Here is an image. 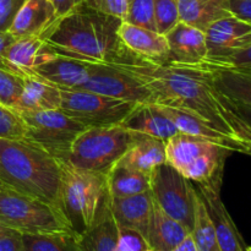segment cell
Masks as SVG:
<instances>
[{
  "instance_id": "cell-26",
  "label": "cell",
  "mask_w": 251,
  "mask_h": 251,
  "mask_svg": "<svg viewBox=\"0 0 251 251\" xmlns=\"http://www.w3.org/2000/svg\"><path fill=\"white\" fill-rule=\"evenodd\" d=\"M179 21L205 32L210 25L232 16L228 0H178Z\"/></svg>"
},
{
  "instance_id": "cell-44",
  "label": "cell",
  "mask_w": 251,
  "mask_h": 251,
  "mask_svg": "<svg viewBox=\"0 0 251 251\" xmlns=\"http://www.w3.org/2000/svg\"><path fill=\"white\" fill-rule=\"evenodd\" d=\"M146 251H158V250H153V249H147Z\"/></svg>"
},
{
  "instance_id": "cell-16",
  "label": "cell",
  "mask_w": 251,
  "mask_h": 251,
  "mask_svg": "<svg viewBox=\"0 0 251 251\" xmlns=\"http://www.w3.org/2000/svg\"><path fill=\"white\" fill-rule=\"evenodd\" d=\"M97 64H88L54 54L34 69V76L59 88H80L95 71Z\"/></svg>"
},
{
  "instance_id": "cell-2",
  "label": "cell",
  "mask_w": 251,
  "mask_h": 251,
  "mask_svg": "<svg viewBox=\"0 0 251 251\" xmlns=\"http://www.w3.org/2000/svg\"><path fill=\"white\" fill-rule=\"evenodd\" d=\"M122 20L80 4L61 16L44 38L51 53L88 64L117 63L124 46L118 36Z\"/></svg>"
},
{
  "instance_id": "cell-12",
  "label": "cell",
  "mask_w": 251,
  "mask_h": 251,
  "mask_svg": "<svg viewBox=\"0 0 251 251\" xmlns=\"http://www.w3.org/2000/svg\"><path fill=\"white\" fill-rule=\"evenodd\" d=\"M157 105L172 120V123L176 125L179 132L207 140V141L212 142V144H216L218 146L223 147V149L228 150L232 153L238 152V153L250 154V145L238 141L237 139L226 134V132L221 131L220 129L211 125L210 123L205 122L201 118L190 114V113L183 112V110L176 109V108L168 107V105Z\"/></svg>"
},
{
  "instance_id": "cell-24",
  "label": "cell",
  "mask_w": 251,
  "mask_h": 251,
  "mask_svg": "<svg viewBox=\"0 0 251 251\" xmlns=\"http://www.w3.org/2000/svg\"><path fill=\"white\" fill-rule=\"evenodd\" d=\"M53 55L54 53L47 48L43 37L15 39L4 54L5 59L25 76H34V69Z\"/></svg>"
},
{
  "instance_id": "cell-5",
  "label": "cell",
  "mask_w": 251,
  "mask_h": 251,
  "mask_svg": "<svg viewBox=\"0 0 251 251\" xmlns=\"http://www.w3.org/2000/svg\"><path fill=\"white\" fill-rule=\"evenodd\" d=\"M61 179L59 205L76 233L92 225L105 194V174L76 168L60 161Z\"/></svg>"
},
{
  "instance_id": "cell-28",
  "label": "cell",
  "mask_w": 251,
  "mask_h": 251,
  "mask_svg": "<svg viewBox=\"0 0 251 251\" xmlns=\"http://www.w3.org/2000/svg\"><path fill=\"white\" fill-rule=\"evenodd\" d=\"M195 188V186H194ZM195 216L191 235L198 251H221L216 238L212 221L208 216L202 199L195 189Z\"/></svg>"
},
{
  "instance_id": "cell-11",
  "label": "cell",
  "mask_w": 251,
  "mask_h": 251,
  "mask_svg": "<svg viewBox=\"0 0 251 251\" xmlns=\"http://www.w3.org/2000/svg\"><path fill=\"white\" fill-rule=\"evenodd\" d=\"M80 90H87L136 104L152 103V93L149 88L145 87L136 78L109 64H97L95 71L81 86Z\"/></svg>"
},
{
  "instance_id": "cell-41",
  "label": "cell",
  "mask_w": 251,
  "mask_h": 251,
  "mask_svg": "<svg viewBox=\"0 0 251 251\" xmlns=\"http://www.w3.org/2000/svg\"><path fill=\"white\" fill-rule=\"evenodd\" d=\"M171 251H198L191 233L186 235V237L184 238L178 245H176V247H174Z\"/></svg>"
},
{
  "instance_id": "cell-13",
  "label": "cell",
  "mask_w": 251,
  "mask_h": 251,
  "mask_svg": "<svg viewBox=\"0 0 251 251\" xmlns=\"http://www.w3.org/2000/svg\"><path fill=\"white\" fill-rule=\"evenodd\" d=\"M59 19L60 16L50 0H26L7 32L15 39L25 37L46 38Z\"/></svg>"
},
{
  "instance_id": "cell-45",
  "label": "cell",
  "mask_w": 251,
  "mask_h": 251,
  "mask_svg": "<svg viewBox=\"0 0 251 251\" xmlns=\"http://www.w3.org/2000/svg\"><path fill=\"white\" fill-rule=\"evenodd\" d=\"M1 228H2V226H1V225H0V230H1Z\"/></svg>"
},
{
  "instance_id": "cell-8",
  "label": "cell",
  "mask_w": 251,
  "mask_h": 251,
  "mask_svg": "<svg viewBox=\"0 0 251 251\" xmlns=\"http://www.w3.org/2000/svg\"><path fill=\"white\" fill-rule=\"evenodd\" d=\"M60 109L86 127L120 125L136 105L80 88H60Z\"/></svg>"
},
{
  "instance_id": "cell-4",
  "label": "cell",
  "mask_w": 251,
  "mask_h": 251,
  "mask_svg": "<svg viewBox=\"0 0 251 251\" xmlns=\"http://www.w3.org/2000/svg\"><path fill=\"white\" fill-rule=\"evenodd\" d=\"M0 225L21 234L76 233L60 206L0 186Z\"/></svg>"
},
{
  "instance_id": "cell-18",
  "label": "cell",
  "mask_w": 251,
  "mask_h": 251,
  "mask_svg": "<svg viewBox=\"0 0 251 251\" xmlns=\"http://www.w3.org/2000/svg\"><path fill=\"white\" fill-rule=\"evenodd\" d=\"M168 43V61L194 64L203 60L207 55L205 32L179 21L166 34Z\"/></svg>"
},
{
  "instance_id": "cell-23",
  "label": "cell",
  "mask_w": 251,
  "mask_h": 251,
  "mask_svg": "<svg viewBox=\"0 0 251 251\" xmlns=\"http://www.w3.org/2000/svg\"><path fill=\"white\" fill-rule=\"evenodd\" d=\"M61 93L58 86L36 76H25L21 97L12 110L19 113L59 109Z\"/></svg>"
},
{
  "instance_id": "cell-19",
  "label": "cell",
  "mask_w": 251,
  "mask_h": 251,
  "mask_svg": "<svg viewBox=\"0 0 251 251\" xmlns=\"http://www.w3.org/2000/svg\"><path fill=\"white\" fill-rule=\"evenodd\" d=\"M120 125L135 134L162 141H167L179 132L172 120L154 103L136 104Z\"/></svg>"
},
{
  "instance_id": "cell-21",
  "label": "cell",
  "mask_w": 251,
  "mask_h": 251,
  "mask_svg": "<svg viewBox=\"0 0 251 251\" xmlns=\"http://www.w3.org/2000/svg\"><path fill=\"white\" fill-rule=\"evenodd\" d=\"M210 65L216 85L235 105L250 115L251 112V70L232 68L205 58Z\"/></svg>"
},
{
  "instance_id": "cell-31",
  "label": "cell",
  "mask_w": 251,
  "mask_h": 251,
  "mask_svg": "<svg viewBox=\"0 0 251 251\" xmlns=\"http://www.w3.org/2000/svg\"><path fill=\"white\" fill-rule=\"evenodd\" d=\"M24 88V76L0 69V103L14 109L21 97Z\"/></svg>"
},
{
  "instance_id": "cell-30",
  "label": "cell",
  "mask_w": 251,
  "mask_h": 251,
  "mask_svg": "<svg viewBox=\"0 0 251 251\" xmlns=\"http://www.w3.org/2000/svg\"><path fill=\"white\" fill-rule=\"evenodd\" d=\"M124 21L142 28L156 31L153 0H127Z\"/></svg>"
},
{
  "instance_id": "cell-10",
  "label": "cell",
  "mask_w": 251,
  "mask_h": 251,
  "mask_svg": "<svg viewBox=\"0 0 251 251\" xmlns=\"http://www.w3.org/2000/svg\"><path fill=\"white\" fill-rule=\"evenodd\" d=\"M223 176H217L203 183L193 184L206 206L215 228L216 238L221 251H247L242 235L238 232L229 212L221 199Z\"/></svg>"
},
{
  "instance_id": "cell-39",
  "label": "cell",
  "mask_w": 251,
  "mask_h": 251,
  "mask_svg": "<svg viewBox=\"0 0 251 251\" xmlns=\"http://www.w3.org/2000/svg\"><path fill=\"white\" fill-rule=\"evenodd\" d=\"M14 41L15 38L9 33V32H0V69H4V70L9 71V73L16 74V75L24 76L25 77L24 74H22L19 69L12 66L4 56L5 50H6L7 47H9Z\"/></svg>"
},
{
  "instance_id": "cell-42",
  "label": "cell",
  "mask_w": 251,
  "mask_h": 251,
  "mask_svg": "<svg viewBox=\"0 0 251 251\" xmlns=\"http://www.w3.org/2000/svg\"><path fill=\"white\" fill-rule=\"evenodd\" d=\"M82 4L87 5V6L91 7V9H95V10H98V11H100V0H85Z\"/></svg>"
},
{
  "instance_id": "cell-27",
  "label": "cell",
  "mask_w": 251,
  "mask_h": 251,
  "mask_svg": "<svg viewBox=\"0 0 251 251\" xmlns=\"http://www.w3.org/2000/svg\"><path fill=\"white\" fill-rule=\"evenodd\" d=\"M151 174L114 163L105 173V190L110 198H125L150 190Z\"/></svg>"
},
{
  "instance_id": "cell-29",
  "label": "cell",
  "mask_w": 251,
  "mask_h": 251,
  "mask_svg": "<svg viewBox=\"0 0 251 251\" xmlns=\"http://www.w3.org/2000/svg\"><path fill=\"white\" fill-rule=\"evenodd\" d=\"M21 235L25 251H78L77 233Z\"/></svg>"
},
{
  "instance_id": "cell-20",
  "label": "cell",
  "mask_w": 251,
  "mask_h": 251,
  "mask_svg": "<svg viewBox=\"0 0 251 251\" xmlns=\"http://www.w3.org/2000/svg\"><path fill=\"white\" fill-rule=\"evenodd\" d=\"M109 206L118 227L137 230L147 238V230L153 207V199L150 190L125 198L109 196Z\"/></svg>"
},
{
  "instance_id": "cell-14",
  "label": "cell",
  "mask_w": 251,
  "mask_h": 251,
  "mask_svg": "<svg viewBox=\"0 0 251 251\" xmlns=\"http://www.w3.org/2000/svg\"><path fill=\"white\" fill-rule=\"evenodd\" d=\"M207 55L220 58L234 49L251 46V24L229 16L213 22L205 31Z\"/></svg>"
},
{
  "instance_id": "cell-46",
  "label": "cell",
  "mask_w": 251,
  "mask_h": 251,
  "mask_svg": "<svg viewBox=\"0 0 251 251\" xmlns=\"http://www.w3.org/2000/svg\"><path fill=\"white\" fill-rule=\"evenodd\" d=\"M0 186H1V184H0Z\"/></svg>"
},
{
  "instance_id": "cell-6",
  "label": "cell",
  "mask_w": 251,
  "mask_h": 251,
  "mask_svg": "<svg viewBox=\"0 0 251 251\" xmlns=\"http://www.w3.org/2000/svg\"><path fill=\"white\" fill-rule=\"evenodd\" d=\"M137 135L122 125L86 127L73 142L64 161L83 171L105 174L134 144Z\"/></svg>"
},
{
  "instance_id": "cell-17",
  "label": "cell",
  "mask_w": 251,
  "mask_h": 251,
  "mask_svg": "<svg viewBox=\"0 0 251 251\" xmlns=\"http://www.w3.org/2000/svg\"><path fill=\"white\" fill-rule=\"evenodd\" d=\"M118 225L112 215L107 190L100 200L92 225L78 233V251H115Z\"/></svg>"
},
{
  "instance_id": "cell-40",
  "label": "cell",
  "mask_w": 251,
  "mask_h": 251,
  "mask_svg": "<svg viewBox=\"0 0 251 251\" xmlns=\"http://www.w3.org/2000/svg\"><path fill=\"white\" fill-rule=\"evenodd\" d=\"M50 2L54 5L56 12L60 17L70 12L75 6H77L75 0H50Z\"/></svg>"
},
{
  "instance_id": "cell-37",
  "label": "cell",
  "mask_w": 251,
  "mask_h": 251,
  "mask_svg": "<svg viewBox=\"0 0 251 251\" xmlns=\"http://www.w3.org/2000/svg\"><path fill=\"white\" fill-rule=\"evenodd\" d=\"M127 0H100V11L124 21L126 15Z\"/></svg>"
},
{
  "instance_id": "cell-33",
  "label": "cell",
  "mask_w": 251,
  "mask_h": 251,
  "mask_svg": "<svg viewBox=\"0 0 251 251\" xmlns=\"http://www.w3.org/2000/svg\"><path fill=\"white\" fill-rule=\"evenodd\" d=\"M0 137L4 139L25 137V123L22 118L1 103H0Z\"/></svg>"
},
{
  "instance_id": "cell-9",
  "label": "cell",
  "mask_w": 251,
  "mask_h": 251,
  "mask_svg": "<svg viewBox=\"0 0 251 251\" xmlns=\"http://www.w3.org/2000/svg\"><path fill=\"white\" fill-rule=\"evenodd\" d=\"M150 193L154 203L191 232L195 216V188L171 164L153 169L150 179Z\"/></svg>"
},
{
  "instance_id": "cell-7",
  "label": "cell",
  "mask_w": 251,
  "mask_h": 251,
  "mask_svg": "<svg viewBox=\"0 0 251 251\" xmlns=\"http://www.w3.org/2000/svg\"><path fill=\"white\" fill-rule=\"evenodd\" d=\"M19 115L25 123L24 139L38 145L59 161L66 159L73 142L86 129L60 108Z\"/></svg>"
},
{
  "instance_id": "cell-15",
  "label": "cell",
  "mask_w": 251,
  "mask_h": 251,
  "mask_svg": "<svg viewBox=\"0 0 251 251\" xmlns=\"http://www.w3.org/2000/svg\"><path fill=\"white\" fill-rule=\"evenodd\" d=\"M120 42L132 55L162 63L168 59V43L164 34L122 21L118 28Z\"/></svg>"
},
{
  "instance_id": "cell-1",
  "label": "cell",
  "mask_w": 251,
  "mask_h": 251,
  "mask_svg": "<svg viewBox=\"0 0 251 251\" xmlns=\"http://www.w3.org/2000/svg\"><path fill=\"white\" fill-rule=\"evenodd\" d=\"M136 78L152 93V103L190 113L221 131L251 146L250 115L243 112L216 85L210 65L145 60L124 47L122 58L109 64Z\"/></svg>"
},
{
  "instance_id": "cell-35",
  "label": "cell",
  "mask_w": 251,
  "mask_h": 251,
  "mask_svg": "<svg viewBox=\"0 0 251 251\" xmlns=\"http://www.w3.org/2000/svg\"><path fill=\"white\" fill-rule=\"evenodd\" d=\"M26 0H0V32H7Z\"/></svg>"
},
{
  "instance_id": "cell-36",
  "label": "cell",
  "mask_w": 251,
  "mask_h": 251,
  "mask_svg": "<svg viewBox=\"0 0 251 251\" xmlns=\"http://www.w3.org/2000/svg\"><path fill=\"white\" fill-rule=\"evenodd\" d=\"M0 251H25L21 233L2 227L0 230Z\"/></svg>"
},
{
  "instance_id": "cell-25",
  "label": "cell",
  "mask_w": 251,
  "mask_h": 251,
  "mask_svg": "<svg viewBox=\"0 0 251 251\" xmlns=\"http://www.w3.org/2000/svg\"><path fill=\"white\" fill-rule=\"evenodd\" d=\"M190 233L185 226L167 215L153 201L146 238L150 249L171 251Z\"/></svg>"
},
{
  "instance_id": "cell-3",
  "label": "cell",
  "mask_w": 251,
  "mask_h": 251,
  "mask_svg": "<svg viewBox=\"0 0 251 251\" xmlns=\"http://www.w3.org/2000/svg\"><path fill=\"white\" fill-rule=\"evenodd\" d=\"M60 161L26 139L0 137V184L59 205Z\"/></svg>"
},
{
  "instance_id": "cell-32",
  "label": "cell",
  "mask_w": 251,
  "mask_h": 251,
  "mask_svg": "<svg viewBox=\"0 0 251 251\" xmlns=\"http://www.w3.org/2000/svg\"><path fill=\"white\" fill-rule=\"evenodd\" d=\"M156 31L166 34L179 22L178 0H153Z\"/></svg>"
},
{
  "instance_id": "cell-22",
  "label": "cell",
  "mask_w": 251,
  "mask_h": 251,
  "mask_svg": "<svg viewBox=\"0 0 251 251\" xmlns=\"http://www.w3.org/2000/svg\"><path fill=\"white\" fill-rule=\"evenodd\" d=\"M115 163L141 173L151 174L153 169L166 163V141L137 135L134 144Z\"/></svg>"
},
{
  "instance_id": "cell-34",
  "label": "cell",
  "mask_w": 251,
  "mask_h": 251,
  "mask_svg": "<svg viewBox=\"0 0 251 251\" xmlns=\"http://www.w3.org/2000/svg\"><path fill=\"white\" fill-rule=\"evenodd\" d=\"M150 249L146 238L137 230L118 227V242L115 251H146Z\"/></svg>"
},
{
  "instance_id": "cell-43",
  "label": "cell",
  "mask_w": 251,
  "mask_h": 251,
  "mask_svg": "<svg viewBox=\"0 0 251 251\" xmlns=\"http://www.w3.org/2000/svg\"><path fill=\"white\" fill-rule=\"evenodd\" d=\"M85 1V0H75V2H76V5H80V4H82V2Z\"/></svg>"
},
{
  "instance_id": "cell-38",
  "label": "cell",
  "mask_w": 251,
  "mask_h": 251,
  "mask_svg": "<svg viewBox=\"0 0 251 251\" xmlns=\"http://www.w3.org/2000/svg\"><path fill=\"white\" fill-rule=\"evenodd\" d=\"M228 10L235 19L251 24V0H228Z\"/></svg>"
}]
</instances>
